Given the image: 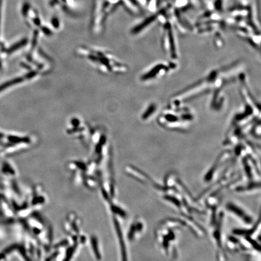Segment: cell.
I'll return each instance as SVG.
<instances>
[{"instance_id":"1","label":"cell","mask_w":261,"mask_h":261,"mask_svg":"<svg viewBox=\"0 0 261 261\" xmlns=\"http://www.w3.org/2000/svg\"><path fill=\"white\" fill-rule=\"evenodd\" d=\"M228 209L231 211V212H233L235 215H237L239 217H240V218H244V221L245 222H250L251 221H252L250 217L248 216L247 215H246L245 212L242 210V209H241L240 207H238L237 205H234L233 204H230L228 205Z\"/></svg>"},{"instance_id":"2","label":"cell","mask_w":261,"mask_h":261,"mask_svg":"<svg viewBox=\"0 0 261 261\" xmlns=\"http://www.w3.org/2000/svg\"><path fill=\"white\" fill-rule=\"evenodd\" d=\"M23 79L22 78L19 77V78H16V79L12 80V81H10L7 82H5V83L1 84L0 85V92L2 91L3 90H5V89L8 88V87H10V86H12V85H13L14 84H16V83H19V82L23 81Z\"/></svg>"},{"instance_id":"3","label":"cell","mask_w":261,"mask_h":261,"mask_svg":"<svg viewBox=\"0 0 261 261\" xmlns=\"http://www.w3.org/2000/svg\"><path fill=\"white\" fill-rule=\"evenodd\" d=\"M26 43H27V40H25V39L24 40H21L20 42H19L16 43L15 44L13 45L10 49H8V53H12V52H13V51L16 50L17 49H18L19 48L24 46V45H25Z\"/></svg>"},{"instance_id":"4","label":"cell","mask_w":261,"mask_h":261,"mask_svg":"<svg viewBox=\"0 0 261 261\" xmlns=\"http://www.w3.org/2000/svg\"><path fill=\"white\" fill-rule=\"evenodd\" d=\"M29 8H30V4L27 3H25L24 5H23V8H22V13H23V16H27Z\"/></svg>"},{"instance_id":"5","label":"cell","mask_w":261,"mask_h":261,"mask_svg":"<svg viewBox=\"0 0 261 261\" xmlns=\"http://www.w3.org/2000/svg\"><path fill=\"white\" fill-rule=\"evenodd\" d=\"M51 24L52 25L55 27V28H57L59 27V21L58 20L57 18H53L51 19Z\"/></svg>"},{"instance_id":"6","label":"cell","mask_w":261,"mask_h":261,"mask_svg":"<svg viewBox=\"0 0 261 261\" xmlns=\"http://www.w3.org/2000/svg\"><path fill=\"white\" fill-rule=\"evenodd\" d=\"M42 30L43 31V32L45 33L46 35H50L51 33V31L49 30V29L47 28V27H42Z\"/></svg>"},{"instance_id":"7","label":"cell","mask_w":261,"mask_h":261,"mask_svg":"<svg viewBox=\"0 0 261 261\" xmlns=\"http://www.w3.org/2000/svg\"><path fill=\"white\" fill-rule=\"evenodd\" d=\"M34 21V23L36 25H38V26H40L41 25V22H40V20L39 18H35V19H34V21Z\"/></svg>"},{"instance_id":"8","label":"cell","mask_w":261,"mask_h":261,"mask_svg":"<svg viewBox=\"0 0 261 261\" xmlns=\"http://www.w3.org/2000/svg\"><path fill=\"white\" fill-rule=\"evenodd\" d=\"M171 201L172 203H173V204H175V201H174V200H171ZM177 203H180V202H179V201H177ZM175 204H175V205H176L177 206H179V204H178V203H175Z\"/></svg>"},{"instance_id":"9","label":"cell","mask_w":261,"mask_h":261,"mask_svg":"<svg viewBox=\"0 0 261 261\" xmlns=\"http://www.w3.org/2000/svg\"><path fill=\"white\" fill-rule=\"evenodd\" d=\"M4 137V135H3V134L0 133V139H3Z\"/></svg>"},{"instance_id":"10","label":"cell","mask_w":261,"mask_h":261,"mask_svg":"<svg viewBox=\"0 0 261 261\" xmlns=\"http://www.w3.org/2000/svg\"><path fill=\"white\" fill-rule=\"evenodd\" d=\"M4 257V254H0V260Z\"/></svg>"},{"instance_id":"11","label":"cell","mask_w":261,"mask_h":261,"mask_svg":"<svg viewBox=\"0 0 261 261\" xmlns=\"http://www.w3.org/2000/svg\"><path fill=\"white\" fill-rule=\"evenodd\" d=\"M62 1H64V2H65L66 1V0H62Z\"/></svg>"}]
</instances>
